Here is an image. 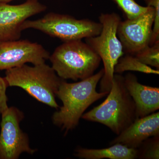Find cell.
<instances>
[{
  "mask_svg": "<svg viewBox=\"0 0 159 159\" xmlns=\"http://www.w3.org/2000/svg\"><path fill=\"white\" fill-rule=\"evenodd\" d=\"M102 149L79 148L75 150V156L84 159H134L139 155L138 148H130L120 144L111 145Z\"/></svg>",
  "mask_w": 159,
  "mask_h": 159,
  "instance_id": "4fadbf2b",
  "label": "cell"
},
{
  "mask_svg": "<svg viewBox=\"0 0 159 159\" xmlns=\"http://www.w3.org/2000/svg\"><path fill=\"white\" fill-rule=\"evenodd\" d=\"M50 53L40 44L29 40H16L0 43V70L17 67L31 63L45 62Z\"/></svg>",
  "mask_w": 159,
  "mask_h": 159,
  "instance_id": "9c48e42d",
  "label": "cell"
},
{
  "mask_svg": "<svg viewBox=\"0 0 159 159\" xmlns=\"http://www.w3.org/2000/svg\"><path fill=\"white\" fill-rule=\"evenodd\" d=\"M110 142V145L120 144L130 148H140L151 137L159 135V112H154L138 118Z\"/></svg>",
  "mask_w": 159,
  "mask_h": 159,
  "instance_id": "8fae6325",
  "label": "cell"
},
{
  "mask_svg": "<svg viewBox=\"0 0 159 159\" xmlns=\"http://www.w3.org/2000/svg\"><path fill=\"white\" fill-rule=\"evenodd\" d=\"M8 87H18L38 101L57 109L56 93L63 79L45 62L31 66L25 64L6 70Z\"/></svg>",
  "mask_w": 159,
  "mask_h": 159,
  "instance_id": "3957f363",
  "label": "cell"
},
{
  "mask_svg": "<svg viewBox=\"0 0 159 159\" xmlns=\"http://www.w3.org/2000/svg\"><path fill=\"white\" fill-rule=\"evenodd\" d=\"M102 29L99 35L85 39L87 43L101 58L104 74L100 80V92L109 93L113 79L114 69L124 54L122 43L117 36V28L121 20L115 12L101 13L99 17Z\"/></svg>",
  "mask_w": 159,
  "mask_h": 159,
  "instance_id": "5b68a950",
  "label": "cell"
},
{
  "mask_svg": "<svg viewBox=\"0 0 159 159\" xmlns=\"http://www.w3.org/2000/svg\"><path fill=\"white\" fill-rule=\"evenodd\" d=\"M47 9L45 5L34 0L18 5L0 3V43L19 39L23 23Z\"/></svg>",
  "mask_w": 159,
  "mask_h": 159,
  "instance_id": "30bf717a",
  "label": "cell"
},
{
  "mask_svg": "<svg viewBox=\"0 0 159 159\" xmlns=\"http://www.w3.org/2000/svg\"><path fill=\"white\" fill-rule=\"evenodd\" d=\"M104 74L102 69L97 74L78 82L70 83L62 80L56 97L63 106L54 113L52 120L54 125L65 131V134L78 125L84 113L90 106L108 94L98 93L96 88Z\"/></svg>",
  "mask_w": 159,
  "mask_h": 159,
  "instance_id": "6da1fadb",
  "label": "cell"
},
{
  "mask_svg": "<svg viewBox=\"0 0 159 159\" xmlns=\"http://www.w3.org/2000/svg\"><path fill=\"white\" fill-rule=\"evenodd\" d=\"M21 28L22 31L28 29L38 30L64 42L99 35L102 25L88 19H77L69 15L51 12L38 20H26Z\"/></svg>",
  "mask_w": 159,
  "mask_h": 159,
  "instance_id": "8992f818",
  "label": "cell"
},
{
  "mask_svg": "<svg viewBox=\"0 0 159 159\" xmlns=\"http://www.w3.org/2000/svg\"><path fill=\"white\" fill-rule=\"evenodd\" d=\"M8 85L5 77L0 76V115H2L9 107L7 104L8 98L6 94Z\"/></svg>",
  "mask_w": 159,
  "mask_h": 159,
  "instance_id": "d6986e66",
  "label": "cell"
},
{
  "mask_svg": "<svg viewBox=\"0 0 159 159\" xmlns=\"http://www.w3.org/2000/svg\"><path fill=\"white\" fill-rule=\"evenodd\" d=\"M127 71H137L147 74H159V70L151 68L149 66L142 63L134 56L131 54L120 57L114 69L115 74H122Z\"/></svg>",
  "mask_w": 159,
  "mask_h": 159,
  "instance_id": "5bb4252c",
  "label": "cell"
},
{
  "mask_svg": "<svg viewBox=\"0 0 159 159\" xmlns=\"http://www.w3.org/2000/svg\"><path fill=\"white\" fill-rule=\"evenodd\" d=\"M49 59L58 77L76 81L93 75L101 61L99 55L82 39L64 42L55 49Z\"/></svg>",
  "mask_w": 159,
  "mask_h": 159,
  "instance_id": "277c9868",
  "label": "cell"
},
{
  "mask_svg": "<svg viewBox=\"0 0 159 159\" xmlns=\"http://www.w3.org/2000/svg\"><path fill=\"white\" fill-rule=\"evenodd\" d=\"M124 12L127 19L132 20L144 14L151 6H140L135 0H111Z\"/></svg>",
  "mask_w": 159,
  "mask_h": 159,
  "instance_id": "2e32d148",
  "label": "cell"
},
{
  "mask_svg": "<svg viewBox=\"0 0 159 159\" xmlns=\"http://www.w3.org/2000/svg\"><path fill=\"white\" fill-rule=\"evenodd\" d=\"M81 118L103 124L117 135L130 125L137 119L135 105L125 87L124 77L114 74L107 98Z\"/></svg>",
  "mask_w": 159,
  "mask_h": 159,
  "instance_id": "7a4b0ae2",
  "label": "cell"
},
{
  "mask_svg": "<svg viewBox=\"0 0 159 159\" xmlns=\"http://www.w3.org/2000/svg\"><path fill=\"white\" fill-rule=\"evenodd\" d=\"M150 141H145L143 142L144 148L142 151L139 150L138 157L147 159H159V135L154 137Z\"/></svg>",
  "mask_w": 159,
  "mask_h": 159,
  "instance_id": "e0dca14e",
  "label": "cell"
},
{
  "mask_svg": "<svg viewBox=\"0 0 159 159\" xmlns=\"http://www.w3.org/2000/svg\"><path fill=\"white\" fill-rule=\"evenodd\" d=\"M125 87L135 105L137 119L153 113L159 109V88L141 84L134 74L124 77Z\"/></svg>",
  "mask_w": 159,
  "mask_h": 159,
  "instance_id": "7c38bea8",
  "label": "cell"
},
{
  "mask_svg": "<svg viewBox=\"0 0 159 159\" xmlns=\"http://www.w3.org/2000/svg\"><path fill=\"white\" fill-rule=\"evenodd\" d=\"M155 17V9L151 6L148 11L139 17L120 21L117 34L124 53L134 55L149 46Z\"/></svg>",
  "mask_w": 159,
  "mask_h": 159,
  "instance_id": "ba28073f",
  "label": "cell"
},
{
  "mask_svg": "<svg viewBox=\"0 0 159 159\" xmlns=\"http://www.w3.org/2000/svg\"><path fill=\"white\" fill-rule=\"evenodd\" d=\"M147 6L154 7L155 9V17L153 23L152 34L149 46H152L159 41V0H144Z\"/></svg>",
  "mask_w": 159,
  "mask_h": 159,
  "instance_id": "ac0fdd59",
  "label": "cell"
},
{
  "mask_svg": "<svg viewBox=\"0 0 159 159\" xmlns=\"http://www.w3.org/2000/svg\"><path fill=\"white\" fill-rule=\"evenodd\" d=\"M14 1V0H0V3H8L11 1ZM34 1H38L39 0H34Z\"/></svg>",
  "mask_w": 159,
  "mask_h": 159,
  "instance_id": "ffe728a7",
  "label": "cell"
},
{
  "mask_svg": "<svg viewBox=\"0 0 159 159\" xmlns=\"http://www.w3.org/2000/svg\"><path fill=\"white\" fill-rule=\"evenodd\" d=\"M139 61L146 65L159 69V41L148 46L134 55Z\"/></svg>",
  "mask_w": 159,
  "mask_h": 159,
  "instance_id": "9a60e30c",
  "label": "cell"
},
{
  "mask_svg": "<svg viewBox=\"0 0 159 159\" xmlns=\"http://www.w3.org/2000/svg\"><path fill=\"white\" fill-rule=\"evenodd\" d=\"M0 133V159H17L23 152L33 154L36 149L29 145V138L20 128L24 117L21 111L14 107L2 114Z\"/></svg>",
  "mask_w": 159,
  "mask_h": 159,
  "instance_id": "52a82bcc",
  "label": "cell"
}]
</instances>
